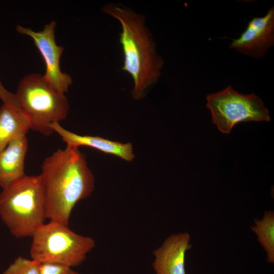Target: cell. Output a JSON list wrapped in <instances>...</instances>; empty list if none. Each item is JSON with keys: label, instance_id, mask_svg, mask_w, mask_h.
<instances>
[{"label": "cell", "instance_id": "8fae6325", "mask_svg": "<svg viewBox=\"0 0 274 274\" xmlns=\"http://www.w3.org/2000/svg\"><path fill=\"white\" fill-rule=\"evenodd\" d=\"M28 149L26 135L11 141L0 151V187L3 188L22 177Z\"/></svg>", "mask_w": 274, "mask_h": 274}, {"label": "cell", "instance_id": "9c48e42d", "mask_svg": "<svg viewBox=\"0 0 274 274\" xmlns=\"http://www.w3.org/2000/svg\"><path fill=\"white\" fill-rule=\"evenodd\" d=\"M191 237L187 232L170 235L153 252L152 263L155 274H186V252L192 247Z\"/></svg>", "mask_w": 274, "mask_h": 274}, {"label": "cell", "instance_id": "5b68a950", "mask_svg": "<svg viewBox=\"0 0 274 274\" xmlns=\"http://www.w3.org/2000/svg\"><path fill=\"white\" fill-rule=\"evenodd\" d=\"M15 94L31 121V129L42 134H52L51 124L59 123L67 117L69 105L66 97L51 87L43 75L32 73L25 76Z\"/></svg>", "mask_w": 274, "mask_h": 274}, {"label": "cell", "instance_id": "2e32d148", "mask_svg": "<svg viewBox=\"0 0 274 274\" xmlns=\"http://www.w3.org/2000/svg\"><path fill=\"white\" fill-rule=\"evenodd\" d=\"M0 99L4 104L9 105L16 108L21 109V105L15 94L8 90L3 85L0 81Z\"/></svg>", "mask_w": 274, "mask_h": 274}, {"label": "cell", "instance_id": "4fadbf2b", "mask_svg": "<svg viewBox=\"0 0 274 274\" xmlns=\"http://www.w3.org/2000/svg\"><path fill=\"white\" fill-rule=\"evenodd\" d=\"M251 230L257 235L258 241L266 253V260L274 263V212L266 211L260 219H255Z\"/></svg>", "mask_w": 274, "mask_h": 274}, {"label": "cell", "instance_id": "9a60e30c", "mask_svg": "<svg viewBox=\"0 0 274 274\" xmlns=\"http://www.w3.org/2000/svg\"><path fill=\"white\" fill-rule=\"evenodd\" d=\"M40 274H79L70 266L57 263L40 264Z\"/></svg>", "mask_w": 274, "mask_h": 274}, {"label": "cell", "instance_id": "7c38bea8", "mask_svg": "<svg viewBox=\"0 0 274 274\" xmlns=\"http://www.w3.org/2000/svg\"><path fill=\"white\" fill-rule=\"evenodd\" d=\"M30 129L31 121L21 109L3 104L0 108V151Z\"/></svg>", "mask_w": 274, "mask_h": 274}, {"label": "cell", "instance_id": "8992f818", "mask_svg": "<svg viewBox=\"0 0 274 274\" xmlns=\"http://www.w3.org/2000/svg\"><path fill=\"white\" fill-rule=\"evenodd\" d=\"M207 102L213 123L223 133H229L239 122L270 120L268 109L258 96L241 94L231 86L208 95Z\"/></svg>", "mask_w": 274, "mask_h": 274}, {"label": "cell", "instance_id": "ba28073f", "mask_svg": "<svg viewBox=\"0 0 274 274\" xmlns=\"http://www.w3.org/2000/svg\"><path fill=\"white\" fill-rule=\"evenodd\" d=\"M274 43V8L261 17L249 22L240 37L234 39L229 47L244 55L256 59L262 58Z\"/></svg>", "mask_w": 274, "mask_h": 274}, {"label": "cell", "instance_id": "277c9868", "mask_svg": "<svg viewBox=\"0 0 274 274\" xmlns=\"http://www.w3.org/2000/svg\"><path fill=\"white\" fill-rule=\"evenodd\" d=\"M31 237V259L40 263H57L71 267L81 264L95 245L92 237L75 233L67 225L52 221L41 226Z\"/></svg>", "mask_w": 274, "mask_h": 274}, {"label": "cell", "instance_id": "5bb4252c", "mask_svg": "<svg viewBox=\"0 0 274 274\" xmlns=\"http://www.w3.org/2000/svg\"><path fill=\"white\" fill-rule=\"evenodd\" d=\"M40 264L35 259L19 256L9 265L3 274H40Z\"/></svg>", "mask_w": 274, "mask_h": 274}, {"label": "cell", "instance_id": "3957f363", "mask_svg": "<svg viewBox=\"0 0 274 274\" xmlns=\"http://www.w3.org/2000/svg\"><path fill=\"white\" fill-rule=\"evenodd\" d=\"M0 217L17 238L31 237L45 223V196L40 175H25L2 188Z\"/></svg>", "mask_w": 274, "mask_h": 274}, {"label": "cell", "instance_id": "7a4b0ae2", "mask_svg": "<svg viewBox=\"0 0 274 274\" xmlns=\"http://www.w3.org/2000/svg\"><path fill=\"white\" fill-rule=\"evenodd\" d=\"M102 10L120 24L119 41L124 56L122 70L132 79V97L140 99L145 96L147 89L159 78L163 59L157 53L144 15L116 4H108Z\"/></svg>", "mask_w": 274, "mask_h": 274}, {"label": "cell", "instance_id": "6da1fadb", "mask_svg": "<svg viewBox=\"0 0 274 274\" xmlns=\"http://www.w3.org/2000/svg\"><path fill=\"white\" fill-rule=\"evenodd\" d=\"M46 219L65 225L77 203L89 196L94 178L78 148L58 149L43 162Z\"/></svg>", "mask_w": 274, "mask_h": 274}, {"label": "cell", "instance_id": "30bf717a", "mask_svg": "<svg viewBox=\"0 0 274 274\" xmlns=\"http://www.w3.org/2000/svg\"><path fill=\"white\" fill-rule=\"evenodd\" d=\"M50 128L61 136L67 147L78 148L80 146H87L127 161H131L134 158L132 145L130 143L123 144L98 136L79 135L65 129L59 122L52 123Z\"/></svg>", "mask_w": 274, "mask_h": 274}, {"label": "cell", "instance_id": "52a82bcc", "mask_svg": "<svg viewBox=\"0 0 274 274\" xmlns=\"http://www.w3.org/2000/svg\"><path fill=\"white\" fill-rule=\"evenodd\" d=\"M56 22L52 21L39 31L18 25L16 30L21 34L30 37L42 54L46 65V71L43 75L46 82L57 92L65 94L72 83V79L70 75L62 72L60 70V59L64 48L56 43Z\"/></svg>", "mask_w": 274, "mask_h": 274}]
</instances>
